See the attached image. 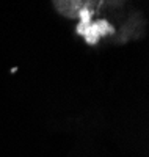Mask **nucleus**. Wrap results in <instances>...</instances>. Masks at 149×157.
<instances>
[{
    "instance_id": "1",
    "label": "nucleus",
    "mask_w": 149,
    "mask_h": 157,
    "mask_svg": "<svg viewBox=\"0 0 149 157\" xmlns=\"http://www.w3.org/2000/svg\"><path fill=\"white\" fill-rule=\"evenodd\" d=\"M99 0H52L57 14L66 19H78L83 11H94Z\"/></svg>"
}]
</instances>
